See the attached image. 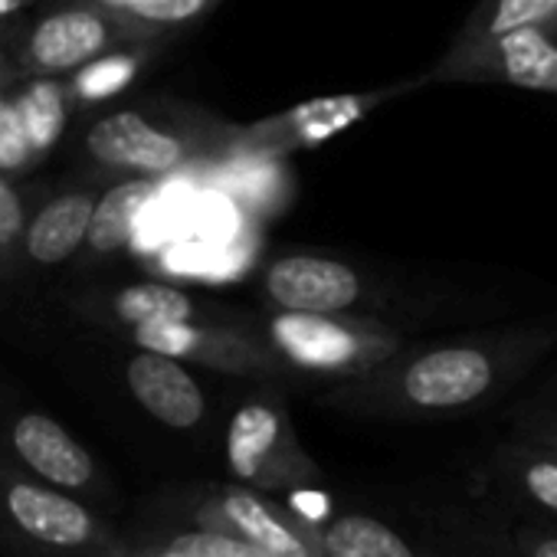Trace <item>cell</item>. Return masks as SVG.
Returning <instances> with one entry per match:
<instances>
[{
	"instance_id": "obj_1",
	"label": "cell",
	"mask_w": 557,
	"mask_h": 557,
	"mask_svg": "<svg viewBox=\"0 0 557 557\" xmlns=\"http://www.w3.org/2000/svg\"><path fill=\"white\" fill-rule=\"evenodd\" d=\"M554 348L557 322H524L440 342H407L368 374L325 384L319 404L361 420H453L502 400Z\"/></svg>"
},
{
	"instance_id": "obj_2",
	"label": "cell",
	"mask_w": 557,
	"mask_h": 557,
	"mask_svg": "<svg viewBox=\"0 0 557 557\" xmlns=\"http://www.w3.org/2000/svg\"><path fill=\"white\" fill-rule=\"evenodd\" d=\"M233 132L236 122L203 106L151 96L96 115L83 132V154L99 174L161 181L223 158Z\"/></svg>"
},
{
	"instance_id": "obj_3",
	"label": "cell",
	"mask_w": 557,
	"mask_h": 557,
	"mask_svg": "<svg viewBox=\"0 0 557 557\" xmlns=\"http://www.w3.org/2000/svg\"><path fill=\"white\" fill-rule=\"evenodd\" d=\"M132 518L223 531L262 547L269 557H325L315 521L302 508L233 479L161 485L135 505Z\"/></svg>"
},
{
	"instance_id": "obj_4",
	"label": "cell",
	"mask_w": 557,
	"mask_h": 557,
	"mask_svg": "<svg viewBox=\"0 0 557 557\" xmlns=\"http://www.w3.org/2000/svg\"><path fill=\"white\" fill-rule=\"evenodd\" d=\"M286 391L283 384L249 381L223 423L226 479L275 498H296L325 485V469L306 449Z\"/></svg>"
},
{
	"instance_id": "obj_5",
	"label": "cell",
	"mask_w": 557,
	"mask_h": 557,
	"mask_svg": "<svg viewBox=\"0 0 557 557\" xmlns=\"http://www.w3.org/2000/svg\"><path fill=\"white\" fill-rule=\"evenodd\" d=\"M122 524L0 459V557H119Z\"/></svg>"
},
{
	"instance_id": "obj_6",
	"label": "cell",
	"mask_w": 557,
	"mask_h": 557,
	"mask_svg": "<svg viewBox=\"0 0 557 557\" xmlns=\"http://www.w3.org/2000/svg\"><path fill=\"white\" fill-rule=\"evenodd\" d=\"M249 325L302 384H338L368 374L407 345V335L381 315L361 312H278L249 315Z\"/></svg>"
},
{
	"instance_id": "obj_7",
	"label": "cell",
	"mask_w": 557,
	"mask_h": 557,
	"mask_svg": "<svg viewBox=\"0 0 557 557\" xmlns=\"http://www.w3.org/2000/svg\"><path fill=\"white\" fill-rule=\"evenodd\" d=\"M0 459L24 475L102 511L119 508V485L102 459L53 413L0 384Z\"/></svg>"
},
{
	"instance_id": "obj_8",
	"label": "cell",
	"mask_w": 557,
	"mask_h": 557,
	"mask_svg": "<svg viewBox=\"0 0 557 557\" xmlns=\"http://www.w3.org/2000/svg\"><path fill=\"white\" fill-rule=\"evenodd\" d=\"M115 345L148 348L168 358H177L197 371L236 377V381H269V384H302L278 358L265 338L249 325V312L236 319H207V322H171L132 329L112 338Z\"/></svg>"
},
{
	"instance_id": "obj_9",
	"label": "cell",
	"mask_w": 557,
	"mask_h": 557,
	"mask_svg": "<svg viewBox=\"0 0 557 557\" xmlns=\"http://www.w3.org/2000/svg\"><path fill=\"white\" fill-rule=\"evenodd\" d=\"M135 44L119 17L76 0H50L34 21H21L4 44L21 79L30 76H73L86 63Z\"/></svg>"
},
{
	"instance_id": "obj_10",
	"label": "cell",
	"mask_w": 557,
	"mask_h": 557,
	"mask_svg": "<svg viewBox=\"0 0 557 557\" xmlns=\"http://www.w3.org/2000/svg\"><path fill=\"white\" fill-rule=\"evenodd\" d=\"M259 299L278 312H361L381 315L391 296L358 262L329 252H286L259 272Z\"/></svg>"
},
{
	"instance_id": "obj_11",
	"label": "cell",
	"mask_w": 557,
	"mask_h": 557,
	"mask_svg": "<svg viewBox=\"0 0 557 557\" xmlns=\"http://www.w3.org/2000/svg\"><path fill=\"white\" fill-rule=\"evenodd\" d=\"M426 86L423 76L400 79L381 89L368 92H338V96H319L309 102H299L293 109H283L275 115H265L249 125H236L233 145L226 154H262V158H289L306 148H319L332 141L335 135L355 128L387 102ZM223 154V158H226Z\"/></svg>"
},
{
	"instance_id": "obj_12",
	"label": "cell",
	"mask_w": 557,
	"mask_h": 557,
	"mask_svg": "<svg viewBox=\"0 0 557 557\" xmlns=\"http://www.w3.org/2000/svg\"><path fill=\"white\" fill-rule=\"evenodd\" d=\"M299 508V505H296ZM319 531L325 557H485L469 518H436L430 531H410L364 508H302Z\"/></svg>"
},
{
	"instance_id": "obj_13",
	"label": "cell",
	"mask_w": 557,
	"mask_h": 557,
	"mask_svg": "<svg viewBox=\"0 0 557 557\" xmlns=\"http://www.w3.org/2000/svg\"><path fill=\"white\" fill-rule=\"evenodd\" d=\"M430 83L469 86H515L557 96V34L515 30L469 47H446V53L423 73Z\"/></svg>"
},
{
	"instance_id": "obj_14",
	"label": "cell",
	"mask_w": 557,
	"mask_h": 557,
	"mask_svg": "<svg viewBox=\"0 0 557 557\" xmlns=\"http://www.w3.org/2000/svg\"><path fill=\"white\" fill-rule=\"evenodd\" d=\"M119 381L128 400L158 430H168L181 440H203L210 433L213 404L197 368L148 348L122 345Z\"/></svg>"
},
{
	"instance_id": "obj_15",
	"label": "cell",
	"mask_w": 557,
	"mask_h": 557,
	"mask_svg": "<svg viewBox=\"0 0 557 557\" xmlns=\"http://www.w3.org/2000/svg\"><path fill=\"white\" fill-rule=\"evenodd\" d=\"M479 492L498 521L557 528V453L508 433L482 462Z\"/></svg>"
},
{
	"instance_id": "obj_16",
	"label": "cell",
	"mask_w": 557,
	"mask_h": 557,
	"mask_svg": "<svg viewBox=\"0 0 557 557\" xmlns=\"http://www.w3.org/2000/svg\"><path fill=\"white\" fill-rule=\"evenodd\" d=\"M70 312L89 329L106 332L109 338H119L132 329L148 325H171V322H207V319H236L239 312L207 302L174 283L161 278H141V283H122V286H99V289H79L70 296Z\"/></svg>"
},
{
	"instance_id": "obj_17",
	"label": "cell",
	"mask_w": 557,
	"mask_h": 557,
	"mask_svg": "<svg viewBox=\"0 0 557 557\" xmlns=\"http://www.w3.org/2000/svg\"><path fill=\"white\" fill-rule=\"evenodd\" d=\"M99 200V187L92 184H76L66 190L50 194L44 203L30 210L24 243H21V265L17 275L27 272H53L66 262H76L89 220Z\"/></svg>"
},
{
	"instance_id": "obj_18",
	"label": "cell",
	"mask_w": 557,
	"mask_h": 557,
	"mask_svg": "<svg viewBox=\"0 0 557 557\" xmlns=\"http://www.w3.org/2000/svg\"><path fill=\"white\" fill-rule=\"evenodd\" d=\"M158 197L154 177H119L112 187L99 190L86 243L76 256V269H99L102 262L115 259L128 249L135 236V223L145 207Z\"/></svg>"
},
{
	"instance_id": "obj_19",
	"label": "cell",
	"mask_w": 557,
	"mask_h": 557,
	"mask_svg": "<svg viewBox=\"0 0 557 557\" xmlns=\"http://www.w3.org/2000/svg\"><path fill=\"white\" fill-rule=\"evenodd\" d=\"M11 96H14V106H17L24 135H27V145H30V154L40 164L57 148V141L63 138V132L70 125V115H73L66 76L21 79L11 89Z\"/></svg>"
},
{
	"instance_id": "obj_20",
	"label": "cell",
	"mask_w": 557,
	"mask_h": 557,
	"mask_svg": "<svg viewBox=\"0 0 557 557\" xmlns=\"http://www.w3.org/2000/svg\"><path fill=\"white\" fill-rule=\"evenodd\" d=\"M223 0H125L112 14L125 24L135 44H168L200 27Z\"/></svg>"
},
{
	"instance_id": "obj_21",
	"label": "cell",
	"mask_w": 557,
	"mask_h": 557,
	"mask_svg": "<svg viewBox=\"0 0 557 557\" xmlns=\"http://www.w3.org/2000/svg\"><path fill=\"white\" fill-rule=\"evenodd\" d=\"M515 30L557 34V0H479L453 37V47H469Z\"/></svg>"
},
{
	"instance_id": "obj_22",
	"label": "cell",
	"mask_w": 557,
	"mask_h": 557,
	"mask_svg": "<svg viewBox=\"0 0 557 557\" xmlns=\"http://www.w3.org/2000/svg\"><path fill=\"white\" fill-rule=\"evenodd\" d=\"M154 50H158V44H128V47H119V50L86 63L73 76H66L73 109H79V106L89 109V106L109 102L115 92H122L141 73V66L151 60Z\"/></svg>"
},
{
	"instance_id": "obj_23",
	"label": "cell",
	"mask_w": 557,
	"mask_h": 557,
	"mask_svg": "<svg viewBox=\"0 0 557 557\" xmlns=\"http://www.w3.org/2000/svg\"><path fill=\"white\" fill-rule=\"evenodd\" d=\"M128 534L145 537L177 557H269L262 547L223 534V531H210V528H194V524H168V521H138L128 518L122 524Z\"/></svg>"
},
{
	"instance_id": "obj_24",
	"label": "cell",
	"mask_w": 557,
	"mask_h": 557,
	"mask_svg": "<svg viewBox=\"0 0 557 557\" xmlns=\"http://www.w3.org/2000/svg\"><path fill=\"white\" fill-rule=\"evenodd\" d=\"M469 524L485 557H557V528L498 521L485 511Z\"/></svg>"
},
{
	"instance_id": "obj_25",
	"label": "cell",
	"mask_w": 557,
	"mask_h": 557,
	"mask_svg": "<svg viewBox=\"0 0 557 557\" xmlns=\"http://www.w3.org/2000/svg\"><path fill=\"white\" fill-rule=\"evenodd\" d=\"M30 220V197L17 177L0 174V278H14L21 265V243Z\"/></svg>"
},
{
	"instance_id": "obj_26",
	"label": "cell",
	"mask_w": 557,
	"mask_h": 557,
	"mask_svg": "<svg viewBox=\"0 0 557 557\" xmlns=\"http://www.w3.org/2000/svg\"><path fill=\"white\" fill-rule=\"evenodd\" d=\"M511 433L557 453V381L547 384L531 400L518 404L511 413Z\"/></svg>"
},
{
	"instance_id": "obj_27",
	"label": "cell",
	"mask_w": 557,
	"mask_h": 557,
	"mask_svg": "<svg viewBox=\"0 0 557 557\" xmlns=\"http://www.w3.org/2000/svg\"><path fill=\"white\" fill-rule=\"evenodd\" d=\"M11 89L0 92V174L17 177V174L30 171L37 161L30 154V145H27V135H24V125H21Z\"/></svg>"
},
{
	"instance_id": "obj_28",
	"label": "cell",
	"mask_w": 557,
	"mask_h": 557,
	"mask_svg": "<svg viewBox=\"0 0 557 557\" xmlns=\"http://www.w3.org/2000/svg\"><path fill=\"white\" fill-rule=\"evenodd\" d=\"M119 557H177V554H171V550H164V547H158V544H151L145 537H135V534L125 531V544H122Z\"/></svg>"
},
{
	"instance_id": "obj_29",
	"label": "cell",
	"mask_w": 557,
	"mask_h": 557,
	"mask_svg": "<svg viewBox=\"0 0 557 557\" xmlns=\"http://www.w3.org/2000/svg\"><path fill=\"white\" fill-rule=\"evenodd\" d=\"M44 4H50V0H0V21H14V17H21L34 8H44Z\"/></svg>"
},
{
	"instance_id": "obj_30",
	"label": "cell",
	"mask_w": 557,
	"mask_h": 557,
	"mask_svg": "<svg viewBox=\"0 0 557 557\" xmlns=\"http://www.w3.org/2000/svg\"><path fill=\"white\" fill-rule=\"evenodd\" d=\"M17 83H21V73H17V66L11 63L8 50L0 47V92H8V89L17 86Z\"/></svg>"
},
{
	"instance_id": "obj_31",
	"label": "cell",
	"mask_w": 557,
	"mask_h": 557,
	"mask_svg": "<svg viewBox=\"0 0 557 557\" xmlns=\"http://www.w3.org/2000/svg\"><path fill=\"white\" fill-rule=\"evenodd\" d=\"M76 4H92V8H99V11H109V14H115L125 0H76Z\"/></svg>"
},
{
	"instance_id": "obj_32",
	"label": "cell",
	"mask_w": 557,
	"mask_h": 557,
	"mask_svg": "<svg viewBox=\"0 0 557 557\" xmlns=\"http://www.w3.org/2000/svg\"><path fill=\"white\" fill-rule=\"evenodd\" d=\"M17 24H21V17H14V21H0V47H4V44L14 37Z\"/></svg>"
}]
</instances>
